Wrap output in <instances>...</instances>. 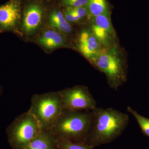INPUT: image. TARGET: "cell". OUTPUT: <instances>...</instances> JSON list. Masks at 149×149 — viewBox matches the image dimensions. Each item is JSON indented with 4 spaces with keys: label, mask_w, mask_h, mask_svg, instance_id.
<instances>
[{
    "label": "cell",
    "mask_w": 149,
    "mask_h": 149,
    "mask_svg": "<svg viewBox=\"0 0 149 149\" xmlns=\"http://www.w3.org/2000/svg\"><path fill=\"white\" fill-rule=\"evenodd\" d=\"M92 127L86 143L95 148L109 143L119 137L127 127L128 115L113 108L93 110Z\"/></svg>",
    "instance_id": "1"
},
{
    "label": "cell",
    "mask_w": 149,
    "mask_h": 149,
    "mask_svg": "<svg viewBox=\"0 0 149 149\" xmlns=\"http://www.w3.org/2000/svg\"><path fill=\"white\" fill-rule=\"evenodd\" d=\"M93 111L63 109L50 130L59 141L86 143L93 123Z\"/></svg>",
    "instance_id": "2"
},
{
    "label": "cell",
    "mask_w": 149,
    "mask_h": 149,
    "mask_svg": "<svg viewBox=\"0 0 149 149\" xmlns=\"http://www.w3.org/2000/svg\"><path fill=\"white\" fill-rule=\"evenodd\" d=\"M63 110L59 91L35 94L29 111L37 119L42 130H49Z\"/></svg>",
    "instance_id": "3"
},
{
    "label": "cell",
    "mask_w": 149,
    "mask_h": 149,
    "mask_svg": "<svg viewBox=\"0 0 149 149\" xmlns=\"http://www.w3.org/2000/svg\"><path fill=\"white\" fill-rule=\"evenodd\" d=\"M9 143L13 149H24L42 131L35 116L28 111L19 116L6 130Z\"/></svg>",
    "instance_id": "4"
},
{
    "label": "cell",
    "mask_w": 149,
    "mask_h": 149,
    "mask_svg": "<svg viewBox=\"0 0 149 149\" xmlns=\"http://www.w3.org/2000/svg\"><path fill=\"white\" fill-rule=\"evenodd\" d=\"M94 66L104 73L110 87L115 91L127 79L124 62L114 51H104L98 57Z\"/></svg>",
    "instance_id": "5"
},
{
    "label": "cell",
    "mask_w": 149,
    "mask_h": 149,
    "mask_svg": "<svg viewBox=\"0 0 149 149\" xmlns=\"http://www.w3.org/2000/svg\"><path fill=\"white\" fill-rule=\"evenodd\" d=\"M59 92L64 109L91 111L97 108L96 100L86 86H75Z\"/></svg>",
    "instance_id": "6"
},
{
    "label": "cell",
    "mask_w": 149,
    "mask_h": 149,
    "mask_svg": "<svg viewBox=\"0 0 149 149\" xmlns=\"http://www.w3.org/2000/svg\"><path fill=\"white\" fill-rule=\"evenodd\" d=\"M45 9L37 3H32L25 9L22 17L19 30L21 36L30 37L42 27L45 19Z\"/></svg>",
    "instance_id": "7"
},
{
    "label": "cell",
    "mask_w": 149,
    "mask_h": 149,
    "mask_svg": "<svg viewBox=\"0 0 149 149\" xmlns=\"http://www.w3.org/2000/svg\"><path fill=\"white\" fill-rule=\"evenodd\" d=\"M22 17L19 0H10L0 6V33L13 32L21 35L19 28Z\"/></svg>",
    "instance_id": "8"
},
{
    "label": "cell",
    "mask_w": 149,
    "mask_h": 149,
    "mask_svg": "<svg viewBox=\"0 0 149 149\" xmlns=\"http://www.w3.org/2000/svg\"><path fill=\"white\" fill-rule=\"evenodd\" d=\"M102 46L91 30L83 29L78 34L77 50L94 66L98 57L104 51Z\"/></svg>",
    "instance_id": "9"
},
{
    "label": "cell",
    "mask_w": 149,
    "mask_h": 149,
    "mask_svg": "<svg viewBox=\"0 0 149 149\" xmlns=\"http://www.w3.org/2000/svg\"><path fill=\"white\" fill-rule=\"evenodd\" d=\"M93 17L90 30L102 45L107 47H111L115 40L116 35L109 14Z\"/></svg>",
    "instance_id": "10"
},
{
    "label": "cell",
    "mask_w": 149,
    "mask_h": 149,
    "mask_svg": "<svg viewBox=\"0 0 149 149\" xmlns=\"http://www.w3.org/2000/svg\"><path fill=\"white\" fill-rule=\"evenodd\" d=\"M36 42L47 52H52L58 48H70L65 35L49 27L40 33Z\"/></svg>",
    "instance_id": "11"
},
{
    "label": "cell",
    "mask_w": 149,
    "mask_h": 149,
    "mask_svg": "<svg viewBox=\"0 0 149 149\" xmlns=\"http://www.w3.org/2000/svg\"><path fill=\"white\" fill-rule=\"evenodd\" d=\"M59 142L50 130H42L24 149H58Z\"/></svg>",
    "instance_id": "12"
},
{
    "label": "cell",
    "mask_w": 149,
    "mask_h": 149,
    "mask_svg": "<svg viewBox=\"0 0 149 149\" xmlns=\"http://www.w3.org/2000/svg\"><path fill=\"white\" fill-rule=\"evenodd\" d=\"M47 24L51 29L65 35L72 33V28L63 13L58 10L52 11L47 18Z\"/></svg>",
    "instance_id": "13"
},
{
    "label": "cell",
    "mask_w": 149,
    "mask_h": 149,
    "mask_svg": "<svg viewBox=\"0 0 149 149\" xmlns=\"http://www.w3.org/2000/svg\"><path fill=\"white\" fill-rule=\"evenodd\" d=\"M86 6L88 14L93 17L109 14L105 0H88Z\"/></svg>",
    "instance_id": "14"
},
{
    "label": "cell",
    "mask_w": 149,
    "mask_h": 149,
    "mask_svg": "<svg viewBox=\"0 0 149 149\" xmlns=\"http://www.w3.org/2000/svg\"><path fill=\"white\" fill-rule=\"evenodd\" d=\"M127 110L129 113L135 118L143 133L149 138V118H147L141 115L138 112L130 107H127Z\"/></svg>",
    "instance_id": "15"
},
{
    "label": "cell",
    "mask_w": 149,
    "mask_h": 149,
    "mask_svg": "<svg viewBox=\"0 0 149 149\" xmlns=\"http://www.w3.org/2000/svg\"><path fill=\"white\" fill-rule=\"evenodd\" d=\"M58 149H95L85 143H76L59 141Z\"/></svg>",
    "instance_id": "16"
},
{
    "label": "cell",
    "mask_w": 149,
    "mask_h": 149,
    "mask_svg": "<svg viewBox=\"0 0 149 149\" xmlns=\"http://www.w3.org/2000/svg\"><path fill=\"white\" fill-rule=\"evenodd\" d=\"M63 14L66 20L70 23H77L81 20L72 10L71 7H67L65 9Z\"/></svg>",
    "instance_id": "17"
},
{
    "label": "cell",
    "mask_w": 149,
    "mask_h": 149,
    "mask_svg": "<svg viewBox=\"0 0 149 149\" xmlns=\"http://www.w3.org/2000/svg\"><path fill=\"white\" fill-rule=\"evenodd\" d=\"M88 0H62L61 4L65 6L72 8L87 6Z\"/></svg>",
    "instance_id": "18"
},
{
    "label": "cell",
    "mask_w": 149,
    "mask_h": 149,
    "mask_svg": "<svg viewBox=\"0 0 149 149\" xmlns=\"http://www.w3.org/2000/svg\"><path fill=\"white\" fill-rule=\"evenodd\" d=\"M72 10L76 14L78 17L82 20L88 14V10L85 7H80L72 8Z\"/></svg>",
    "instance_id": "19"
},
{
    "label": "cell",
    "mask_w": 149,
    "mask_h": 149,
    "mask_svg": "<svg viewBox=\"0 0 149 149\" xmlns=\"http://www.w3.org/2000/svg\"><path fill=\"white\" fill-rule=\"evenodd\" d=\"M0 91H1V90H0Z\"/></svg>",
    "instance_id": "20"
}]
</instances>
